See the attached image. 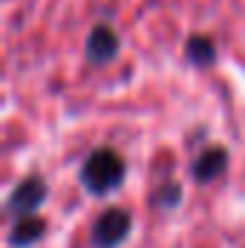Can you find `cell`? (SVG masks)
I'll return each instance as SVG.
<instances>
[{
    "instance_id": "6da1fadb",
    "label": "cell",
    "mask_w": 245,
    "mask_h": 248,
    "mask_svg": "<svg viewBox=\"0 0 245 248\" xmlns=\"http://www.w3.org/2000/svg\"><path fill=\"white\" fill-rule=\"evenodd\" d=\"M124 179V159L116 150H95L81 168V185L95 196L110 193Z\"/></svg>"
},
{
    "instance_id": "277c9868",
    "label": "cell",
    "mask_w": 245,
    "mask_h": 248,
    "mask_svg": "<svg viewBox=\"0 0 245 248\" xmlns=\"http://www.w3.org/2000/svg\"><path fill=\"white\" fill-rule=\"evenodd\" d=\"M119 52V38L107 26H95L87 38V58L92 63H107Z\"/></svg>"
},
{
    "instance_id": "52a82bcc",
    "label": "cell",
    "mask_w": 245,
    "mask_h": 248,
    "mask_svg": "<svg viewBox=\"0 0 245 248\" xmlns=\"http://www.w3.org/2000/svg\"><path fill=\"white\" fill-rule=\"evenodd\" d=\"M187 58L193 63H211L214 61V44L208 38H190L187 41Z\"/></svg>"
},
{
    "instance_id": "8992f818",
    "label": "cell",
    "mask_w": 245,
    "mask_h": 248,
    "mask_svg": "<svg viewBox=\"0 0 245 248\" xmlns=\"http://www.w3.org/2000/svg\"><path fill=\"white\" fill-rule=\"evenodd\" d=\"M44 231H46V225H44L41 219H35V217H23V219L12 228V234H9V246L12 248L32 246V243H38V240L44 237Z\"/></svg>"
},
{
    "instance_id": "3957f363",
    "label": "cell",
    "mask_w": 245,
    "mask_h": 248,
    "mask_svg": "<svg viewBox=\"0 0 245 248\" xmlns=\"http://www.w3.org/2000/svg\"><path fill=\"white\" fill-rule=\"evenodd\" d=\"M44 199H46V187H44V182H41L38 176H29V179H23L20 185L12 190V196H9V211L26 217V214H32Z\"/></svg>"
},
{
    "instance_id": "7a4b0ae2",
    "label": "cell",
    "mask_w": 245,
    "mask_h": 248,
    "mask_svg": "<svg viewBox=\"0 0 245 248\" xmlns=\"http://www.w3.org/2000/svg\"><path fill=\"white\" fill-rule=\"evenodd\" d=\"M127 234H130V214L122 211V208H110L92 225V246L95 248H116L124 243Z\"/></svg>"
},
{
    "instance_id": "5b68a950",
    "label": "cell",
    "mask_w": 245,
    "mask_h": 248,
    "mask_svg": "<svg viewBox=\"0 0 245 248\" xmlns=\"http://www.w3.org/2000/svg\"><path fill=\"white\" fill-rule=\"evenodd\" d=\"M225 165H228V153L219 150V147H208V150L193 162V179H196V182H211V179H216V176L225 170Z\"/></svg>"
},
{
    "instance_id": "ba28073f",
    "label": "cell",
    "mask_w": 245,
    "mask_h": 248,
    "mask_svg": "<svg viewBox=\"0 0 245 248\" xmlns=\"http://www.w3.org/2000/svg\"><path fill=\"white\" fill-rule=\"evenodd\" d=\"M159 202L162 205H176L179 202V185H168L165 190H159Z\"/></svg>"
}]
</instances>
